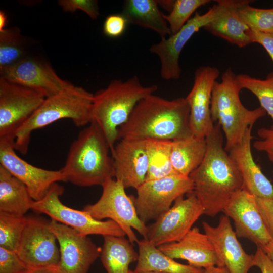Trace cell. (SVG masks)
Returning a JSON list of instances; mask_svg holds the SVG:
<instances>
[{"instance_id":"obj_29","label":"cell","mask_w":273,"mask_h":273,"mask_svg":"<svg viewBox=\"0 0 273 273\" xmlns=\"http://www.w3.org/2000/svg\"><path fill=\"white\" fill-rule=\"evenodd\" d=\"M172 141L146 139L149 167L145 181L178 174L173 169L171 161Z\"/></svg>"},{"instance_id":"obj_16","label":"cell","mask_w":273,"mask_h":273,"mask_svg":"<svg viewBox=\"0 0 273 273\" xmlns=\"http://www.w3.org/2000/svg\"><path fill=\"white\" fill-rule=\"evenodd\" d=\"M0 77L33 89L48 98L72 86L60 78L47 63L25 57L0 69Z\"/></svg>"},{"instance_id":"obj_5","label":"cell","mask_w":273,"mask_h":273,"mask_svg":"<svg viewBox=\"0 0 273 273\" xmlns=\"http://www.w3.org/2000/svg\"><path fill=\"white\" fill-rule=\"evenodd\" d=\"M94 94L83 87L72 86L46 98L32 116L16 132L13 146L22 154L27 153L32 132L63 119H71L77 127L92 121Z\"/></svg>"},{"instance_id":"obj_47","label":"cell","mask_w":273,"mask_h":273,"mask_svg":"<svg viewBox=\"0 0 273 273\" xmlns=\"http://www.w3.org/2000/svg\"><path fill=\"white\" fill-rule=\"evenodd\" d=\"M129 273H160V272H153V271H150V272H136L134 270H129Z\"/></svg>"},{"instance_id":"obj_15","label":"cell","mask_w":273,"mask_h":273,"mask_svg":"<svg viewBox=\"0 0 273 273\" xmlns=\"http://www.w3.org/2000/svg\"><path fill=\"white\" fill-rule=\"evenodd\" d=\"M15 151L13 141L0 139V165L25 185L34 201L42 199L54 184L65 181L61 169L34 166L19 157Z\"/></svg>"},{"instance_id":"obj_21","label":"cell","mask_w":273,"mask_h":273,"mask_svg":"<svg viewBox=\"0 0 273 273\" xmlns=\"http://www.w3.org/2000/svg\"><path fill=\"white\" fill-rule=\"evenodd\" d=\"M157 247L170 258L187 260L188 264L196 267H223L208 236L196 226L179 241Z\"/></svg>"},{"instance_id":"obj_35","label":"cell","mask_w":273,"mask_h":273,"mask_svg":"<svg viewBox=\"0 0 273 273\" xmlns=\"http://www.w3.org/2000/svg\"><path fill=\"white\" fill-rule=\"evenodd\" d=\"M58 3L65 12L73 13L80 10L93 19H96L99 15L97 1L59 0Z\"/></svg>"},{"instance_id":"obj_7","label":"cell","mask_w":273,"mask_h":273,"mask_svg":"<svg viewBox=\"0 0 273 273\" xmlns=\"http://www.w3.org/2000/svg\"><path fill=\"white\" fill-rule=\"evenodd\" d=\"M102 193L94 204L86 205L83 210L99 220L109 218L124 232L130 242L139 241L133 229L146 239L147 225L139 218L131 195L119 181L110 178L102 186Z\"/></svg>"},{"instance_id":"obj_1","label":"cell","mask_w":273,"mask_h":273,"mask_svg":"<svg viewBox=\"0 0 273 273\" xmlns=\"http://www.w3.org/2000/svg\"><path fill=\"white\" fill-rule=\"evenodd\" d=\"M207 150L201 164L189 175L193 193L204 208V214L214 217L223 212L232 197L243 190L237 166L223 146L218 123L206 138Z\"/></svg>"},{"instance_id":"obj_39","label":"cell","mask_w":273,"mask_h":273,"mask_svg":"<svg viewBox=\"0 0 273 273\" xmlns=\"http://www.w3.org/2000/svg\"><path fill=\"white\" fill-rule=\"evenodd\" d=\"M257 208L273 241V198H260L255 197Z\"/></svg>"},{"instance_id":"obj_9","label":"cell","mask_w":273,"mask_h":273,"mask_svg":"<svg viewBox=\"0 0 273 273\" xmlns=\"http://www.w3.org/2000/svg\"><path fill=\"white\" fill-rule=\"evenodd\" d=\"M193 190L189 176L175 174L146 180L136 189V196H131L140 219L146 224L157 219L177 198Z\"/></svg>"},{"instance_id":"obj_8","label":"cell","mask_w":273,"mask_h":273,"mask_svg":"<svg viewBox=\"0 0 273 273\" xmlns=\"http://www.w3.org/2000/svg\"><path fill=\"white\" fill-rule=\"evenodd\" d=\"M63 191L62 186L57 183L54 184L42 199L33 201L31 209L44 213L51 219L68 226L85 236H126L122 229L114 221L111 219L99 220L84 210H76L63 204L60 199Z\"/></svg>"},{"instance_id":"obj_19","label":"cell","mask_w":273,"mask_h":273,"mask_svg":"<svg viewBox=\"0 0 273 273\" xmlns=\"http://www.w3.org/2000/svg\"><path fill=\"white\" fill-rule=\"evenodd\" d=\"M223 212L233 220L237 237L247 239L261 248L272 241L253 195L241 190L232 197Z\"/></svg>"},{"instance_id":"obj_4","label":"cell","mask_w":273,"mask_h":273,"mask_svg":"<svg viewBox=\"0 0 273 273\" xmlns=\"http://www.w3.org/2000/svg\"><path fill=\"white\" fill-rule=\"evenodd\" d=\"M157 88L156 85H143L134 76L124 81L112 80L107 87L94 95L92 121L102 130L111 152L118 140V128L127 121L138 102L153 94Z\"/></svg>"},{"instance_id":"obj_20","label":"cell","mask_w":273,"mask_h":273,"mask_svg":"<svg viewBox=\"0 0 273 273\" xmlns=\"http://www.w3.org/2000/svg\"><path fill=\"white\" fill-rule=\"evenodd\" d=\"M202 226L222 266L230 273H248L254 266V255L247 253L243 248L233 229L229 217L221 215L215 226L206 221L202 222Z\"/></svg>"},{"instance_id":"obj_44","label":"cell","mask_w":273,"mask_h":273,"mask_svg":"<svg viewBox=\"0 0 273 273\" xmlns=\"http://www.w3.org/2000/svg\"><path fill=\"white\" fill-rule=\"evenodd\" d=\"M8 22L7 15L5 11H0V31L6 29Z\"/></svg>"},{"instance_id":"obj_31","label":"cell","mask_w":273,"mask_h":273,"mask_svg":"<svg viewBox=\"0 0 273 273\" xmlns=\"http://www.w3.org/2000/svg\"><path fill=\"white\" fill-rule=\"evenodd\" d=\"M237 79L241 89L249 90L257 97L260 107L269 115L273 122V72L263 80L244 74L237 75Z\"/></svg>"},{"instance_id":"obj_25","label":"cell","mask_w":273,"mask_h":273,"mask_svg":"<svg viewBox=\"0 0 273 273\" xmlns=\"http://www.w3.org/2000/svg\"><path fill=\"white\" fill-rule=\"evenodd\" d=\"M121 14L128 24H134L150 29L161 38L171 35L163 14L158 8L157 1L126 0L123 3Z\"/></svg>"},{"instance_id":"obj_27","label":"cell","mask_w":273,"mask_h":273,"mask_svg":"<svg viewBox=\"0 0 273 273\" xmlns=\"http://www.w3.org/2000/svg\"><path fill=\"white\" fill-rule=\"evenodd\" d=\"M206 150V138L192 135L172 141L170 157L173 169L178 174L189 176L203 161Z\"/></svg>"},{"instance_id":"obj_33","label":"cell","mask_w":273,"mask_h":273,"mask_svg":"<svg viewBox=\"0 0 273 273\" xmlns=\"http://www.w3.org/2000/svg\"><path fill=\"white\" fill-rule=\"evenodd\" d=\"M26 221L25 216L0 212V247L16 251Z\"/></svg>"},{"instance_id":"obj_38","label":"cell","mask_w":273,"mask_h":273,"mask_svg":"<svg viewBox=\"0 0 273 273\" xmlns=\"http://www.w3.org/2000/svg\"><path fill=\"white\" fill-rule=\"evenodd\" d=\"M260 139L253 143V147L257 151L265 152L273 163V128H261L257 131Z\"/></svg>"},{"instance_id":"obj_37","label":"cell","mask_w":273,"mask_h":273,"mask_svg":"<svg viewBox=\"0 0 273 273\" xmlns=\"http://www.w3.org/2000/svg\"><path fill=\"white\" fill-rule=\"evenodd\" d=\"M128 24L127 20L121 13L110 14L104 22L103 31L107 37L117 38L124 33Z\"/></svg>"},{"instance_id":"obj_10","label":"cell","mask_w":273,"mask_h":273,"mask_svg":"<svg viewBox=\"0 0 273 273\" xmlns=\"http://www.w3.org/2000/svg\"><path fill=\"white\" fill-rule=\"evenodd\" d=\"M205 13L196 12L184 26L169 37L161 38L157 43L150 48V51L156 55L160 61V75L166 80L178 79L181 75L179 58L184 47L192 36L201 28L222 14L228 7L230 0L216 1Z\"/></svg>"},{"instance_id":"obj_48","label":"cell","mask_w":273,"mask_h":273,"mask_svg":"<svg viewBox=\"0 0 273 273\" xmlns=\"http://www.w3.org/2000/svg\"><path fill=\"white\" fill-rule=\"evenodd\" d=\"M272 175H273V172H272Z\"/></svg>"},{"instance_id":"obj_36","label":"cell","mask_w":273,"mask_h":273,"mask_svg":"<svg viewBox=\"0 0 273 273\" xmlns=\"http://www.w3.org/2000/svg\"><path fill=\"white\" fill-rule=\"evenodd\" d=\"M26 269L15 251L0 247V273H20Z\"/></svg>"},{"instance_id":"obj_34","label":"cell","mask_w":273,"mask_h":273,"mask_svg":"<svg viewBox=\"0 0 273 273\" xmlns=\"http://www.w3.org/2000/svg\"><path fill=\"white\" fill-rule=\"evenodd\" d=\"M210 2L209 0L174 1L172 10L169 14H163V17L168 24L171 34L177 33L198 8Z\"/></svg>"},{"instance_id":"obj_24","label":"cell","mask_w":273,"mask_h":273,"mask_svg":"<svg viewBox=\"0 0 273 273\" xmlns=\"http://www.w3.org/2000/svg\"><path fill=\"white\" fill-rule=\"evenodd\" d=\"M241 1L230 0L224 12L203 28L233 44L243 48L252 42L247 33L249 28L239 15Z\"/></svg>"},{"instance_id":"obj_30","label":"cell","mask_w":273,"mask_h":273,"mask_svg":"<svg viewBox=\"0 0 273 273\" xmlns=\"http://www.w3.org/2000/svg\"><path fill=\"white\" fill-rule=\"evenodd\" d=\"M24 39L17 27L0 31V69L25 58Z\"/></svg>"},{"instance_id":"obj_22","label":"cell","mask_w":273,"mask_h":273,"mask_svg":"<svg viewBox=\"0 0 273 273\" xmlns=\"http://www.w3.org/2000/svg\"><path fill=\"white\" fill-rule=\"evenodd\" d=\"M252 127L246 130L241 141L228 152L241 175L243 190L256 197L272 199V185L253 158L251 148Z\"/></svg>"},{"instance_id":"obj_42","label":"cell","mask_w":273,"mask_h":273,"mask_svg":"<svg viewBox=\"0 0 273 273\" xmlns=\"http://www.w3.org/2000/svg\"><path fill=\"white\" fill-rule=\"evenodd\" d=\"M202 273H230L224 267L213 266L203 269Z\"/></svg>"},{"instance_id":"obj_18","label":"cell","mask_w":273,"mask_h":273,"mask_svg":"<svg viewBox=\"0 0 273 273\" xmlns=\"http://www.w3.org/2000/svg\"><path fill=\"white\" fill-rule=\"evenodd\" d=\"M111 154L114 177L125 189H137L145 181L149 167L146 139H121Z\"/></svg>"},{"instance_id":"obj_13","label":"cell","mask_w":273,"mask_h":273,"mask_svg":"<svg viewBox=\"0 0 273 273\" xmlns=\"http://www.w3.org/2000/svg\"><path fill=\"white\" fill-rule=\"evenodd\" d=\"M203 214L204 208L193 192L186 198L180 197L167 211L147 225L146 239L156 247L178 241Z\"/></svg>"},{"instance_id":"obj_2","label":"cell","mask_w":273,"mask_h":273,"mask_svg":"<svg viewBox=\"0 0 273 273\" xmlns=\"http://www.w3.org/2000/svg\"><path fill=\"white\" fill-rule=\"evenodd\" d=\"M190 108L185 98L167 100L154 94L140 101L127 121L118 130V140L125 138L168 140L192 134Z\"/></svg>"},{"instance_id":"obj_26","label":"cell","mask_w":273,"mask_h":273,"mask_svg":"<svg viewBox=\"0 0 273 273\" xmlns=\"http://www.w3.org/2000/svg\"><path fill=\"white\" fill-rule=\"evenodd\" d=\"M33 201L25 185L0 165V212L24 216Z\"/></svg>"},{"instance_id":"obj_43","label":"cell","mask_w":273,"mask_h":273,"mask_svg":"<svg viewBox=\"0 0 273 273\" xmlns=\"http://www.w3.org/2000/svg\"><path fill=\"white\" fill-rule=\"evenodd\" d=\"M20 273H57L55 268H41L27 269Z\"/></svg>"},{"instance_id":"obj_12","label":"cell","mask_w":273,"mask_h":273,"mask_svg":"<svg viewBox=\"0 0 273 273\" xmlns=\"http://www.w3.org/2000/svg\"><path fill=\"white\" fill-rule=\"evenodd\" d=\"M57 242L49 222L38 217H26L15 252L27 269L56 268L60 258Z\"/></svg>"},{"instance_id":"obj_6","label":"cell","mask_w":273,"mask_h":273,"mask_svg":"<svg viewBox=\"0 0 273 273\" xmlns=\"http://www.w3.org/2000/svg\"><path fill=\"white\" fill-rule=\"evenodd\" d=\"M241 89L237 75L230 68L223 72L220 81L215 82L212 89L211 118L213 122L220 125L224 134L227 152L241 141L249 127L266 114L261 107L247 109L240 98Z\"/></svg>"},{"instance_id":"obj_28","label":"cell","mask_w":273,"mask_h":273,"mask_svg":"<svg viewBox=\"0 0 273 273\" xmlns=\"http://www.w3.org/2000/svg\"><path fill=\"white\" fill-rule=\"evenodd\" d=\"M125 237L104 236L101 260L107 273H129V266L137 261L139 254Z\"/></svg>"},{"instance_id":"obj_32","label":"cell","mask_w":273,"mask_h":273,"mask_svg":"<svg viewBox=\"0 0 273 273\" xmlns=\"http://www.w3.org/2000/svg\"><path fill=\"white\" fill-rule=\"evenodd\" d=\"M251 1L241 0L239 15L249 29L273 34V8L260 9L251 6Z\"/></svg>"},{"instance_id":"obj_23","label":"cell","mask_w":273,"mask_h":273,"mask_svg":"<svg viewBox=\"0 0 273 273\" xmlns=\"http://www.w3.org/2000/svg\"><path fill=\"white\" fill-rule=\"evenodd\" d=\"M138 259L134 271L138 272L202 273L203 268L178 263L162 252L146 239L137 243Z\"/></svg>"},{"instance_id":"obj_46","label":"cell","mask_w":273,"mask_h":273,"mask_svg":"<svg viewBox=\"0 0 273 273\" xmlns=\"http://www.w3.org/2000/svg\"><path fill=\"white\" fill-rule=\"evenodd\" d=\"M265 253L273 260V241H271L262 248Z\"/></svg>"},{"instance_id":"obj_40","label":"cell","mask_w":273,"mask_h":273,"mask_svg":"<svg viewBox=\"0 0 273 273\" xmlns=\"http://www.w3.org/2000/svg\"><path fill=\"white\" fill-rule=\"evenodd\" d=\"M247 33L251 42L261 45L273 61V34L264 33L250 29L247 31Z\"/></svg>"},{"instance_id":"obj_17","label":"cell","mask_w":273,"mask_h":273,"mask_svg":"<svg viewBox=\"0 0 273 273\" xmlns=\"http://www.w3.org/2000/svg\"><path fill=\"white\" fill-rule=\"evenodd\" d=\"M216 67L201 66L194 74L191 90L185 98L190 108V126L192 134L206 138L213 129L211 111L212 92L215 82L219 75Z\"/></svg>"},{"instance_id":"obj_41","label":"cell","mask_w":273,"mask_h":273,"mask_svg":"<svg viewBox=\"0 0 273 273\" xmlns=\"http://www.w3.org/2000/svg\"><path fill=\"white\" fill-rule=\"evenodd\" d=\"M254 266L257 267L261 273H273V260L259 247L254 255Z\"/></svg>"},{"instance_id":"obj_45","label":"cell","mask_w":273,"mask_h":273,"mask_svg":"<svg viewBox=\"0 0 273 273\" xmlns=\"http://www.w3.org/2000/svg\"><path fill=\"white\" fill-rule=\"evenodd\" d=\"M158 5H161L164 9L169 11V13L172 10L174 1H157Z\"/></svg>"},{"instance_id":"obj_3","label":"cell","mask_w":273,"mask_h":273,"mask_svg":"<svg viewBox=\"0 0 273 273\" xmlns=\"http://www.w3.org/2000/svg\"><path fill=\"white\" fill-rule=\"evenodd\" d=\"M107 139L92 121L72 143L64 166L65 181L80 187L102 186L113 178V162Z\"/></svg>"},{"instance_id":"obj_11","label":"cell","mask_w":273,"mask_h":273,"mask_svg":"<svg viewBox=\"0 0 273 273\" xmlns=\"http://www.w3.org/2000/svg\"><path fill=\"white\" fill-rule=\"evenodd\" d=\"M45 99L36 91L0 77V139L13 141L16 132Z\"/></svg>"},{"instance_id":"obj_14","label":"cell","mask_w":273,"mask_h":273,"mask_svg":"<svg viewBox=\"0 0 273 273\" xmlns=\"http://www.w3.org/2000/svg\"><path fill=\"white\" fill-rule=\"evenodd\" d=\"M50 230L59 245L60 258L57 273H87L90 265L101 255L102 248L73 229L51 219Z\"/></svg>"}]
</instances>
